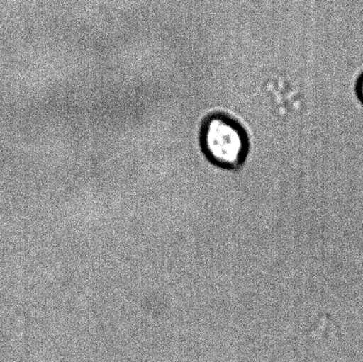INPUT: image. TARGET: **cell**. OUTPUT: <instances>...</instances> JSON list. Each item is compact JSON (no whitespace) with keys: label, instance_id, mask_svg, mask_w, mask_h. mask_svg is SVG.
Masks as SVG:
<instances>
[{"label":"cell","instance_id":"1","mask_svg":"<svg viewBox=\"0 0 363 362\" xmlns=\"http://www.w3.org/2000/svg\"><path fill=\"white\" fill-rule=\"evenodd\" d=\"M202 154L217 168L237 171L243 168L250 152V138L238 119L225 112L208 113L199 132Z\"/></svg>","mask_w":363,"mask_h":362},{"label":"cell","instance_id":"2","mask_svg":"<svg viewBox=\"0 0 363 362\" xmlns=\"http://www.w3.org/2000/svg\"><path fill=\"white\" fill-rule=\"evenodd\" d=\"M355 94H357L359 101L363 106V72L358 77L357 83H355Z\"/></svg>","mask_w":363,"mask_h":362}]
</instances>
